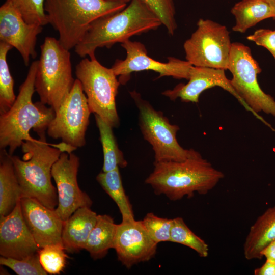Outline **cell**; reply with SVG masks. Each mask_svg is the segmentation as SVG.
Wrapping results in <instances>:
<instances>
[{
	"mask_svg": "<svg viewBox=\"0 0 275 275\" xmlns=\"http://www.w3.org/2000/svg\"><path fill=\"white\" fill-rule=\"evenodd\" d=\"M37 134L39 139L31 136L22 143V159L17 156L11 157L22 197L34 198L46 207L55 209L58 195L51 182L52 166L63 152L70 153L76 148L63 142L58 145L48 143L45 132Z\"/></svg>",
	"mask_w": 275,
	"mask_h": 275,
	"instance_id": "obj_1",
	"label": "cell"
},
{
	"mask_svg": "<svg viewBox=\"0 0 275 275\" xmlns=\"http://www.w3.org/2000/svg\"><path fill=\"white\" fill-rule=\"evenodd\" d=\"M154 166L145 182L156 195H163L171 201L191 198L195 193L206 194L224 177L196 151L185 160L154 162Z\"/></svg>",
	"mask_w": 275,
	"mask_h": 275,
	"instance_id": "obj_2",
	"label": "cell"
},
{
	"mask_svg": "<svg viewBox=\"0 0 275 275\" xmlns=\"http://www.w3.org/2000/svg\"><path fill=\"white\" fill-rule=\"evenodd\" d=\"M161 25L158 17L143 2L131 0L123 10L93 22L74 50L80 57L94 59L98 48H110Z\"/></svg>",
	"mask_w": 275,
	"mask_h": 275,
	"instance_id": "obj_3",
	"label": "cell"
},
{
	"mask_svg": "<svg viewBox=\"0 0 275 275\" xmlns=\"http://www.w3.org/2000/svg\"><path fill=\"white\" fill-rule=\"evenodd\" d=\"M38 64V60L32 63L13 104L0 114V148H8L11 155L31 136V129L37 134L45 132L55 115L52 107H46L41 101L35 103L32 101Z\"/></svg>",
	"mask_w": 275,
	"mask_h": 275,
	"instance_id": "obj_4",
	"label": "cell"
},
{
	"mask_svg": "<svg viewBox=\"0 0 275 275\" xmlns=\"http://www.w3.org/2000/svg\"><path fill=\"white\" fill-rule=\"evenodd\" d=\"M127 5L119 0H45L44 7L49 23L59 33V42L69 50L80 42L93 22Z\"/></svg>",
	"mask_w": 275,
	"mask_h": 275,
	"instance_id": "obj_5",
	"label": "cell"
},
{
	"mask_svg": "<svg viewBox=\"0 0 275 275\" xmlns=\"http://www.w3.org/2000/svg\"><path fill=\"white\" fill-rule=\"evenodd\" d=\"M40 48L35 89L40 101L56 112L75 80L72 75L70 53L58 39L51 37L45 38Z\"/></svg>",
	"mask_w": 275,
	"mask_h": 275,
	"instance_id": "obj_6",
	"label": "cell"
},
{
	"mask_svg": "<svg viewBox=\"0 0 275 275\" xmlns=\"http://www.w3.org/2000/svg\"><path fill=\"white\" fill-rule=\"evenodd\" d=\"M92 113L100 116L113 127L119 125L116 97L120 84L112 68L96 59L85 58L75 67Z\"/></svg>",
	"mask_w": 275,
	"mask_h": 275,
	"instance_id": "obj_7",
	"label": "cell"
},
{
	"mask_svg": "<svg viewBox=\"0 0 275 275\" xmlns=\"http://www.w3.org/2000/svg\"><path fill=\"white\" fill-rule=\"evenodd\" d=\"M227 69L232 74L230 81L233 87L249 111L260 119L258 113L261 112L275 117V100L259 85L257 76L261 69L249 46L232 43Z\"/></svg>",
	"mask_w": 275,
	"mask_h": 275,
	"instance_id": "obj_8",
	"label": "cell"
},
{
	"mask_svg": "<svg viewBox=\"0 0 275 275\" xmlns=\"http://www.w3.org/2000/svg\"><path fill=\"white\" fill-rule=\"evenodd\" d=\"M139 111V126L146 140L152 147L154 162L185 160L195 152L184 149L176 139L179 127L171 124L162 112L157 111L135 91L130 92Z\"/></svg>",
	"mask_w": 275,
	"mask_h": 275,
	"instance_id": "obj_9",
	"label": "cell"
},
{
	"mask_svg": "<svg viewBox=\"0 0 275 275\" xmlns=\"http://www.w3.org/2000/svg\"><path fill=\"white\" fill-rule=\"evenodd\" d=\"M232 43L227 28L210 19H200L197 28L183 48L185 59L194 66L228 68Z\"/></svg>",
	"mask_w": 275,
	"mask_h": 275,
	"instance_id": "obj_10",
	"label": "cell"
},
{
	"mask_svg": "<svg viewBox=\"0 0 275 275\" xmlns=\"http://www.w3.org/2000/svg\"><path fill=\"white\" fill-rule=\"evenodd\" d=\"M91 113L81 84L76 79L71 91L55 112L47 133L50 138L61 139L62 142L76 149L83 147Z\"/></svg>",
	"mask_w": 275,
	"mask_h": 275,
	"instance_id": "obj_11",
	"label": "cell"
},
{
	"mask_svg": "<svg viewBox=\"0 0 275 275\" xmlns=\"http://www.w3.org/2000/svg\"><path fill=\"white\" fill-rule=\"evenodd\" d=\"M121 45L126 50V57L124 60H116L111 68L115 75L119 76L120 83L124 84L132 72L144 70L157 72L159 77L188 80L193 65L186 60L169 57L167 62H160L150 58L141 42L128 40Z\"/></svg>",
	"mask_w": 275,
	"mask_h": 275,
	"instance_id": "obj_12",
	"label": "cell"
},
{
	"mask_svg": "<svg viewBox=\"0 0 275 275\" xmlns=\"http://www.w3.org/2000/svg\"><path fill=\"white\" fill-rule=\"evenodd\" d=\"M79 158L72 153L63 152L54 163L51 175L57 187L58 205L56 211L63 221L67 220L77 209L91 207L92 201L82 191L77 182Z\"/></svg>",
	"mask_w": 275,
	"mask_h": 275,
	"instance_id": "obj_13",
	"label": "cell"
},
{
	"mask_svg": "<svg viewBox=\"0 0 275 275\" xmlns=\"http://www.w3.org/2000/svg\"><path fill=\"white\" fill-rule=\"evenodd\" d=\"M157 244L149 236L141 220L122 221L117 224L113 249L118 260L127 268L151 260L156 253Z\"/></svg>",
	"mask_w": 275,
	"mask_h": 275,
	"instance_id": "obj_14",
	"label": "cell"
},
{
	"mask_svg": "<svg viewBox=\"0 0 275 275\" xmlns=\"http://www.w3.org/2000/svg\"><path fill=\"white\" fill-rule=\"evenodd\" d=\"M43 26L26 22L11 4L5 1L0 7V40L15 48L26 66L30 58L37 56V36Z\"/></svg>",
	"mask_w": 275,
	"mask_h": 275,
	"instance_id": "obj_15",
	"label": "cell"
},
{
	"mask_svg": "<svg viewBox=\"0 0 275 275\" xmlns=\"http://www.w3.org/2000/svg\"><path fill=\"white\" fill-rule=\"evenodd\" d=\"M20 203L24 219L39 248L48 245H63L64 221L55 209L31 197H22Z\"/></svg>",
	"mask_w": 275,
	"mask_h": 275,
	"instance_id": "obj_16",
	"label": "cell"
},
{
	"mask_svg": "<svg viewBox=\"0 0 275 275\" xmlns=\"http://www.w3.org/2000/svg\"><path fill=\"white\" fill-rule=\"evenodd\" d=\"M39 249L24 219L19 201L11 213L0 216V254L23 259L38 253Z\"/></svg>",
	"mask_w": 275,
	"mask_h": 275,
	"instance_id": "obj_17",
	"label": "cell"
},
{
	"mask_svg": "<svg viewBox=\"0 0 275 275\" xmlns=\"http://www.w3.org/2000/svg\"><path fill=\"white\" fill-rule=\"evenodd\" d=\"M216 86L229 92L249 111L248 106L235 91L230 80L227 78L225 70L220 69L193 66L187 84H178L173 89L167 90L162 94L172 100L180 98L184 102L197 103L203 92Z\"/></svg>",
	"mask_w": 275,
	"mask_h": 275,
	"instance_id": "obj_18",
	"label": "cell"
},
{
	"mask_svg": "<svg viewBox=\"0 0 275 275\" xmlns=\"http://www.w3.org/2000/svg\"><path fill=\"white\" fill-rule=\"evenodd\" d=\"M97 216L90 207H82L64 221L62 239L66 251L75 253L85 249Z\"/></svg>",
	"mask_w": 275,
	"mask_h": 275,
	"instance_id": "obj_19",
	"label": "cell"
},
{
	"mask_svg": "<svg viewBox=\"0 0 275 275\" xmlns=\"http://www.w3.org/2000/svg\"><path fill=\"white\" fill-rule=\"evenodd\" d=\"M274 239L275 206L266 210L250 227L243 243L244 257L248 260L262 259V250Z\"/></svg>",
	"mask_w": 275,
	"mask_h": 275,
	"instance_id": "obj_20",
	"label": "cell"
},
{
	"mask_svg": "<svg viewBox=\"0 0 275 275\" xmlns=\"http://www.w3.org/2000/svg\"><path fill=\"white\" fill-rule=\"evenodd\" d=\"M11 156L1 149L0 216L11 213L22 197Z\"/></svg>",
	"mask_w": 275,
	"mask_h": 275,
	"instance_id": "obj_21",
	"label": "cell"
},
{
	"mask_svg": "<svg viewBox=\"0 0 275 275\" xmlns=\"http://www.w3.org/2000/svg\"><path fill=\"white\" fill-rule=\"evenodd\" d=\"M231 12L235 19L233 31L241 33L264 19H275V10L266 0H241L233 6Z\"/></svg>",
	"mask_w": 275,
	"mask_h": 275,
	"instance_id": "obj_22",
	"label": "cell"
},
{
	"mask_svg": "<svg viewBox=\"0 0 275 275\" xmlns=\"http://www.w3.org/2000/svg\"><path fill=\"white\" fill-rule=\"evenodd\" d=\"M117 224L106 214L98 215L96 224L87 240L85 249L94 260L101 259L113 249Z\"/></svg>",
	"mask_w": 275,
	"mask_h": 275,
	"instance_id": "obj_23",
	"label": "cell"
},
{
	"mask_svg": "<svg viewBox=\"0 0 275 275\" xmlns=\"http://www.w3.org/2000/svg\"><path fill=\"white\" fill-rule=\"evenodd\" d=\"M96 180L117 204L122 221H135L131 204L123 186L119 168L100 172L96 176Z\"/></svg>",
	"mask_w": 275,
	"mask_h": 275,
	"instance_id": "obj_24",
	"label": "cell"
},
{
	"mask_svg": "<svg viewBox=\"0 0 275 275\" xmlns=\"http://www.w3.org/2000/svg\"><path fill=\"white\" fill-rule=\"evenodd\" d=\"M103 154V172L113 171L117 168H125L128 163L119 149L113 131V127L100 116L95 114Z\"/></svg>",
	"mask_w": 275,
	"mask_h": 275,
	"instance_id": "obj_25",
	"label": "cell"
},
{
	"mask_svg": "<svg viewBox=\"0 0 275 275\" xmlns=\"http://www.w3.org/2000/svg\"><path fill=\"white\" fill-rule=\"evenodd\" d=\"M13 48L9 44L0 42V114L7 111L16 97L14 92V80L7 63L8 51Z\"/></svg>",
	"mask_w": 275,
	"mask_h": 275,
	"instance_id": "obj_26",
	"label": "cell"
},
{
	"mask_svg": "<svg viewBox=\"0 0 275 275\" xmlns=\"http://www.w3.org/2000/svg\"><path fill=\"white\" fill-rule=\"evenodd\" d=\"M170 242L189 247L201 257L206 258L208 256V244L189 228L182 217L172 219Z\"/></svg>",
	"mask_w": 275,
	"mask_h": 275,
	"instance_id": "obj_27",
	"label": "cell"
},
{
	"mask_svg": "<svg viewBox=\"0 0 275 275\" xmlns=\"http://www.w3.org/2000/svg\"><path fill=\"white\" fill-rule=\"evenodd\" d=\"M29 24L41 26L49 23L45 11V0H6Z\"/></svg>",
	"mask_w": 275,
	"mask_h": 275,
	"instance_id": "obj_28",
	"label": "cell"
},
{
	"mask_svg": "<svg viewBox=\"0 0 275 275\" xmlns=\"http://www.w3.org/2000/svg\"><path fill=\"white\" fill-rule=\"evenodd\" d=\"M65 251L61 245H48L39 249V261L47 273L59 274L63 270L68 257Z\"/></svg>",
	"mask_w": 275,
	"mask_h": 275,
	"instance_id": "obj_29",
	"label": "cell"
},
{
	"mask_svg": "<svg viewBox=\"0 0 275 275\" xmlns=\"http://www.w3.org/2000/svg\"><path fill=\"white\" fill-rule=\"evenodd\" d=\"M141 221L149 236L156 243L170 241L172 219L160 217L150 212Z\"/></svg>",
	"mask_w": 275,
	"mask_h": 275,
	"instance_id": "obj_30",
	"label": "cell"
},
{
	"mask_svg": "<svg viewBox=\"0 0 275 275\" xmlns=\"http://www.w3.org/2000/svg\"><path fill=\"white\" fill-rule=\"evenodd\" d=\"M158 17L170 35H173L177 25L173 0H141Z\"/></svg>",
	"mask_w": 275,
	"mask_h": 275,
	"instance_id": "obj_31",
	"label": "cell"
},
{
	"mask_svg": "<svg viewBox=\"0 0 275 275\" xmlns=\"http://www.w3.org/2000/svg\"><path fill=\"white\" fill-rule=\"evenodd\" d=\"M0 264L9 267L18 275L47 274L40 262L38 253L23 259L1 256Z\"/></svg>",
	"mask_w": 275,
	"mask_h": 275,
	"instance_id": "obj_32",
	"label": "cell"
},
{
	"mask_svg": "<svg viewBox=\"0 0 275 275\" xmlns=\"http://www.w3.org/2000/svg\"><path fill=\"white\" fill-rule=\"evenodd\" d=\"M248 40L266 48L275 60V30L266 29L257 30L246 37Z\"/></svg>",
	"mask_w": 275,
	"mask_h": 275,
	"instance_id": "obj_33",
	"label": "cell"
},
{
	"mask_svg": "<svg viewBox=\"0 0 275 275\" xmlns=\"http://www.w3.org/2000/svg\"><path fill=\"white\" fill-rule=\"evenodd\" d=\"M255 275H275V262L266 260L260 267L254 270Z\"/></svg>",
	"mask_w": 275,
	"mask_h": 275,
	"instance_id": "obj_34",
	"label": "cell"
},
{
	"mask_svg": "<svg viewBox=\"0 0 275 275\" xmlns=\"http://www.w3.org/2000/svg\"><path fill=\"white\" fill-rule=\"evenodd\" d=\"M261 256L266 260L275 262V239L268 243L261 251Z\"/></svg>",
	"mask_w": 275,
	"mask_h": 275,
	"instance_id": "obj_35",
	"label": "cell"
},
{
	"mask_svg": "<svg viewBox=\"0 0 275 275\" xmlns=\"http://www.w3.org/2000/svg\"><path fill=\"white\" fill-rule=\"evenodd\" d=\"M275 10V0H266Z\"/></svg>",
	"mask_w": 275,
	"mask_h": 275,
	"instance_id": "obj_36",
	"label": "cell"
},
{
	"mask_svg": "<svg viewBox=\"0 0 275 275\" xmlns=\"http://www.w3.org/2000/svg\"><path fill=\"white\" fill-rule=\"evenodd\" d=\"M119 1H123V2H124L126 3H129L131 0H119Z\"/></svg>",
	"mask_w": 275,
	"mask_h": 275,
	"instance_id": "obj_37",
	"label": "cell"
}]
</instances>
